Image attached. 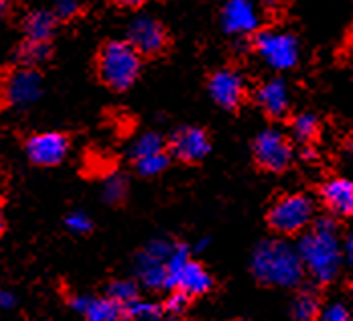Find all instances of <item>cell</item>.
<instances>
[{
  "label": "cell",
  "instance_id": "obj_1",
  "mask_svg": "<svg viewBox=\"0 0 353 321\" xmlns=\"http://www.w3.org/2000/svg\"><path fill=\"white\" fill-rule=\"evenodd\" d=\"M296 252L305 275L319 285L333 283L343 264L339 226L333 217H317L311 228L301 236Z\"/></svg>",
  "mask_w": 353,
  "mask_h": 321
},
{
  "label": "cell",
  "instance_id": "obj_2",
  "mask_svg": "<svg viewBox=\"0 0 353 321\" xmlns=\"http://www.w3.org/2000/svg\"><path fill=\"white\" fill-rule=\"evenodd\" d=\"M250 269L258 283L281 289H294L305 277L296 246L284 238L262 240L252 252Z\"/></svg>",
  "mask_w": 353,
  "mask_h": 321
},
{
  "label": "cell",
  "instance_id": "obj_3",
  "mask_svg": "<svg viewBox=\"0 0 353 321\" xmlns=\"http://www.w3.org/2000/svg\"><path fill=\"white\" fill-rule=\"evenodd\" d=\"M142 68V57L126 41H108L98 55V75L114 92L134 86Z\"/></svg>",
  "mask_w": 353,
  "mask_h": 321
},
{
  "label": "cell",
  "instance_id": "obj_4",
  "mask_svg": "<svg viewBox=\"0 0 353 321\" xmlns=\"http://www.w3.org/2000/svg\"><path fill=\"white\" fill-rule=\"evenodd\" d=\"M167 275H169V289L175 293L191 297H201L210 293L213 286V277L208 269L191 258V250L185 244L173 246L171 256L167 258Z\"/></svg>",
  "mask_w": 353,
  "mask_h": 321
},
{
  "label": "cell",
  "instance_id": "obj_5",
  "mask_svg": "<svg viewBox=\"0 0 353 321\" xmlns=\"http://www.w3.org/2000/svg\"><path fill=\"white\" fill-rule=\"evenodd\" d=\"M315 212V202L307 193H286L270 206L266 220L279 236H296L311 228Z\"/></svg>",
  "mask_w": 353,
  "mask_h": 321
},
{
  "label": "cell",
  "instance_id": "obj_6",
  "mask_svg": "<svg viewBox=\"0 0 353 321\" xmlns=\"http://www.w3.org/2000/svg\"><path fill=\"white\" fill-rule=\"evenodd\" d=\"M254 49L256 53L276 72H286L299 64L301 47L296 37L276 31V29H262L254 35Z\"/></svg>",
  "mask_w": 353,
  "mask_h": 321
},
{
  "label": "cell",
  "instance_id": "obj_7",
  "mask_svg": "<svg viewBox=\"0 0 353 321\" xmlns=\"http://www.w3.org/2000/svg\"><path fill=\"white\" fill-rule=\"evenodd\" d=\"M254 159L260 169L268 173H283L292 163V146L283 130L264 128L252 144Z\"/></svg>",
  "mask_w": 353,
  "mask_h": 321
},
{
  "label": "cell",
  "instance_id": "obj_8",
  "mask_svg": "<svg viewBox=\"0 0 353 321\" xmlns=\"http://www.w3.org/2000/svg\"><path fill=\"white\" fill-rule=\"evenodd\" d=\"M167 31L161 25V21H157L150 14H139L132 19V23L128 25V39L126 43L139 53V55H159L165 51L167 47Z\"/></svg>",
  "mask_w": 353,
  "mask_h": 321
},
{
  "label": "cell",
  "instance_id": "obj_9",
  "mask_svg": "<svg viewBox=\"0 0 353 321\" xmlns=\"http://www.w3.org/2000/svg\"><path fill=\"white\" fill-rule=\"evenodd\" d=\"M208 92L217 106L225 110H236L244 102L246 96V79L238 70L223 68L210 75Z\"/></svg>",
  "mask_w": 353,
  "mask_h": 321
},
{
  "label": "cell",
  "instance_id": "obj_10",
  "mask_svg": "<svg viewBox=\"0 0 353 321\" xmlns=\"http://www.w3.org/2000/svg\"><path fill=\"white\" fill-rule=\"evenodd\" d=\"M219 23H221V29L228 35H252V33L260 31L262 14H260V8L254 2L232 0L228 4H223L221 14H219Z\"/></svg>",
  "mask_w": 353,
  "mask_h": 321
},
{
  "label": "cell",
  "instance_id": "obj_11",
  "mask_svg": "<svg viewBox=\"0 0 353 321\" xmlns=\"http://www.w3.org/2000/svg\"><path fill=\"white\" fill-rule=\"evenodd\" d=\"M167 150H169V155H173L183 163H199L210 155L212 141L203 128L183 126V128L173 133Z\"/></svg>",
  "mask_w": 353,
  "mask_h": 321
},
{
  "label": "cell",
  "instance_id": "obj_12",
  "mask_svg": "<svg viewBox=\"0 0 353 321\" xmlns=\"http://www.w3.org/2000/svg\"><path fill=\"white\" fill-rule=\"evenodd\" d=\"M27 157L39 167H55L70 153V139L63 133H39L25 144Z\"/></svg>",
  "mask_w": 353,
  "mask_h": 321
},
{
  "label": "cell",
  "instance_id": "obj_13",
  "mask_svg": "<svg viewBox=\"0 0 353 321\" xmlns=\"http://www.w3.org/2000/svg\"><path fill=\"white\" fill-rule=\"evenodd\" d=\"M41 94H43V81L35 70H19L4 84V98L12 106H31L41 98Z\"/></svg>",
  "mask_w": 353,
  "mask_h": 321
},
{
  "label": "cell",
  "instance_id": "obj_14",
  "mask_svg": "<svg viewBox=\"0 0 353 321\" xmlns=\"http://www.w3.org/2000/svg\"><path fill=\"white\" fill-rule=\"evenodd\" d=\"M70 305L83 321H128L126 307L114 303L108 297L75 295L70 299Z\"/></svg>",
  "mask_w": 353,
  "mask_h": 321
},
{
  "label": "cell",
  "instance_id": "obj_15",
  "mask_svg": "<svg viewBox=\"0 0 353 321\" xmlns=\"http://www.w3.org/2000/svg\"><path fill=\"white\" fill-rule=\"evenodd\" d=\"M321 202L329 214L335 217H352L353 215V179L333 177L323 183Z\"/></svg>",
  "mask_w": 353,
  "mask_h": 321
},
{
  "label": "cell",
  "instance_id": "obj_16",
  "mask_svg": "<svg viewBox=\"0 0 353 321\" xmlns=\"http://www.w3.org/2000/svg\"><path fill=\"white\" fill-rule=\"evenodd\" d=\"M256 104L270 118H284L290 110V90L283 77L266 79L256 90Z\"/></svg>",
  "mask_w": 353,
  "mask_h": 321
},
{
  "label": "cell",
  "instance_id": "obj_17",
  "mask_svg": "<svg viewBox=\"0 0 353 321\" xmlns=\"http://www.w3.org/2000/svg\"><path fill=\"white\" fill-rule=\"evenodd\" d=\"M137 283L152 291H163L169 289V275H167V260L152 256L150 252L142 250L137 256Z\"/></svg>",
  "mask_w": 353,
  "mask_h": 321
},
{
  "label": "cell",
  "instance_id": "obj_18",
  "mask_svg": "<svg viewBox=\"0 0 353 321\" xmlns=\"http://www.w3.org/2000/svg\"><path fill=\"white\" fill-rule=\"evenodd\" d=\"M25 35L27 41H37V43H49V39L55 35L57 29V19L53 10L47 8H35L25 17Z\"/></svg>",
  "mask_w": 353,
  "mask_h": 321
},
{
  "label": "cell",
  "instance_id": "obj_19",
  "mask_svg": "<svg viewBox=\"0 0 353 321\" xmlns=\"http://www.w3.org/2000/svg\"><path fill=\"white\" fill-rule=\"evenodd\" d=\"M290 313L294 321H317L321 315V303L313 291H301L292 299Z\"/></svg>",
  "mask_w": 353,
  "mask_h": 321
},
{
  "label": "cell",
  "instance_id": "obj_20",
  "mask_svg": "<svg viewBox=\"0 0 353 321\" xmlns=\"http://www.w3.org/2000/svg\"><path fill=\"white\" fill-rule=\"evenodd\" d=\"M106 297L112 299L114 303L122 305V307H130L134 301L141 299V285L134 279H118V281H112L108 285Z\"/></svg>",
  "mask_w": 353,
  "mask_h": 321
},
{
  "label": "cell",
  "instance_id": "obj_21",
  "mask_svg": "<svg viewBox=\"0 0 353 321\" xmlns=\"http://www.w3.org/2000/svg\"><path fill=\"white\" fill-rule=\"evenodd\" d=\"M163 150H167V146H165V141L161 135L144 133L130 146V157H132V161H141L144 157H150V155H157Z\"/></svg>",
  "mask_w": 353,
  "mask_h": 321
},
{
  "label": "cell",
  "instance_id": "obj_22",
  "mask_svg": "<svg viewBox=\"0 0 353 321\" xmlns=\"http://www.w3.org/2000/svg\"><path fill=\"white\" fill-rule=\"evenodd\" d=\"M290 130L294 135L296 141L301 143H311L319 133V120L315 114L311 112H301L292 118L290 122Z\"/></svg>",
  "mask_w": 353,
  "mask_h": 321
},
{
  "label": "cell",
  "instance_id": "obj_23",
  "mask_svg": "<svg viewBox=\"0 0 353 321\" xmlns=\"http://www.w3.org/2000/svg\"><path fill=\"white\" fill-rule=\"evenodd\" d=\"M51 57L49 43H37V41H25L19 49V61L27 68H37L45 64Z\"/></svg>",
  "mask_w": 353,
  "mask_h": 321
},
{
  "label": "cell",
  "instance_id": "obj_24",
  "mask_svg": "<svg viewBox=\"0 0 353 321\" xmlns=\"http://www.w3.org/2000/svg\"><path fill=\"white\" fill-rule=\"evenodd\" d=\"M128 321H169L163 311V305L150 303V301H134L130 307H126Z\"/></svg>",
  "mask_w": 353,
  "mask_h": 321
},
{
  "label": "cell",
  "instance_id": "obj_25",
  "mask_svg": "<svg viewBox=\"0 0 353 321\" xmlns=\"http://www.w3.org/2000/svg\"><path fill=\"white\" fill-rule=\"evenodd\" d=\"M169 163H171V155L169 150H163V153L144 157L141 161H134V167L142 177H157L169 167Z\"/></svg>",
  "mask_w": 353,
  "mask_h": 321
},
{
  "label": "cell",
  "instance_id": "obj_26",
  "mask_svg": "<svg viewBox=\"0 0 353 321\" xmlns=\"http://www.w3.org/2000/svg\"><path fill=\"white\" fill-rule=\"evenodd\" d=\"M128 193V183L126 177L120 175V173H112L110 177L104 179V185H102V195H104V202L116 206L120 202H124Z\"/></svg>",
  "mask_w": 353,
  "mask_h": 321
},
{
  "label": "cell",
  "instance_id": "obj_27",
  "mask_svg": "<svg viewBox=\"0 0 353 321\" xmlns=\"http://www.w3.org/2000/svg\"><path fill=\"white\" fill-rule=\"evenodd\" d=\"M321 321H353L352 311L345 303H329L325 309H321Z\"/></svg>",
  "mask_w": 353,
  "mask_h": 321
},
{
  "label": "cell",
  "instance_id": "obj_28",
  "mask_svg": "<svg viewBox=\"0 0 353 321\" xmlns=\"http://www.w3.org/2000/svg\"><path fill=\"white\" fill-rule=\"evenodd\" d=\"M65 226L71 234H88L92 230V220L85 212H73L65 217Z\"/></svg>",
  "mask_w": 353,
  "mask_h": 321
},
{
  "label": "cell",
  "instance_id": "obj_29",
  "mask_svg": "<svg viewBox=\"0 0 353 321\" xmlns=\"http://www.w3.org/2000/svg\"><path fill=\"white\" fill-rule=\"evenodd\" d=\"M187 297L185 295H181V293H173L167 301H165V305H163V311H165V315L169 318V321L176 320L179 315H183V311H185V307H187Z\"/></svg>",
  "mask_w": 353,
  "mask_h": 321
},
{
  "label": "cell",
  "instance_id": "obj_30",
  "mask_svg": "<svg viewBox=\"0 0 353 321\" xmlns=\"http://www.w3.org/2000/svg\"><path fill=\"white\" fill-rule=\"evenodd\" d=\"M79 12H81V6L79 2H73V0H61V2H55L53 6V14L57 21H71Z\"/></svg>",
  "mask_w": 353,
  "mask_h": 321
},
{
  "label": "cell",
  "instance_id": "obj_31",
  "mask_svg": "<svg viewBox=\"0 0 353 321\" xmlns=\"http://www.w3.org/2000/svg\"><path fill=\"white\" fill-rule=\"evenodd\" d=\"M341 252H343V260L353 266V228L350 230V234L345 236V240L341 242Z\"/></svg>",
  "mask_w": 353,
  "mask_h": 321
},
{
  "label": "cell",
  "instance_id": "obj_32",
  "mask_svg": "<svg viewBox=\"0 0 353 321\" xmlns=\"http://www.w3.org/2000/svg\"><path fill=\"white\" fill-rule=\"evenodd\" d=\"M12 305H14V297H12L10 293L0 291V311L6 309V307H12Z\"/></svg>",
  "mask_w": 353,
  "mask_h": 321
},
{
  "label": "cell",
  "instance_id": "obj_33",
  "mask_svg": "<svg viewBox=\"0 0 353 321\" xmlns=\"http://www.w3.org/2000/svg\"><path fill=\"white\" fill-rule=\"evenodd\" d=\"M6 10H8V4H6V2H2V0H0V19H2V17H4V14H6Z\"/></svg>",
  "mask_w": 353,
  "mask_h": 321
},
{
  "label": "cell",
  "instance_id": "obj_34",
  "mask_svg": "<svg viewBox=\"0 0 353 321\" xmlns=\"http://www.w3.org/2000/svg\"><path fill=\"white\" fill-rule=\"evenodd\" d=\"M2 230H4V220H2V214H0V234H2Z\"/></svg>",
  "mask_w": 353,
  "mask_h": 321
},
{
  "label": "cell",
  "instance_id": "obj_35",
  "mask_svg": "<svg viewBox=\"0 0 353 321\" xmlns=\"http://www.w3.org/2000/svg\"><path fill=\"white\" fill-rule=\"evenodd\" d=\"M236 321H242V320H236Z\"/></svg>",
  "mask_w": 353,
  "mask_h": 321
}]
</instances>
